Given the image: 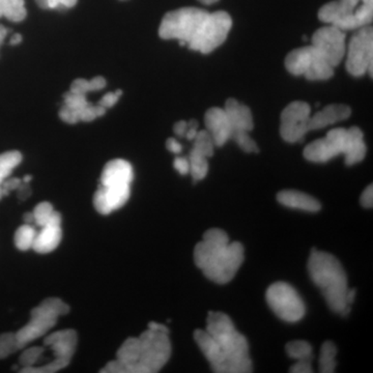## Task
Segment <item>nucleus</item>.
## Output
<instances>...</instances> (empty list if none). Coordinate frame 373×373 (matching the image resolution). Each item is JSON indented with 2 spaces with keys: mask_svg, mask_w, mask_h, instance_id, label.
<instances>
[{
  "mask_svg": "<svg viewBox=\"0 0 373 373\" xmlns=\"http://www.w3.org/2000/svg\"><path fill=\"white\" fill-rule=\"evenodd\" d=\"M194 340L211 364L213 372H252L248 341L236 329L234 321L225 313L211 311L206 319V330H196Z\"/></svg>",
  "mask_w": 373,
  "mask_h": 373,
  "instance_id": "1",
  "label": "nucleus"
},
{
  "mask_svg": "<svg viewBox=\"0 0 373 373\" xmlns=\"http://www.w3.org/2000/svg\"><path fill=\"white\" fill-rule=\"evenodd\" d=\"M194 261L206 278L217 284L230 282L244 261V247L230 243L222 229L212 228L204 232L201 242L194 249Z\"/></svg>",
  "mask_w": 373,
  "mask_h": 373,
  "instance_id": "2",
  "label": "nucleus"
},
{
  "mask_svg": "<svg viewBox=\"0 0 373 373\" xmlns=\"http://www.w3.org/2000/svg\"><path fill=\"white\" fill-rule=\"evenodd\" d=\"M308 272L330 308L341 317H347L351 313V305L347 300L349 289L347 274L340 261L331 253L312 249Z\"/></svg>",
  "mask_w": 373,
  "mask_h": 373,
  "instance_id": "3",
  "label": "nucleus"
},
{
  "mask_svg": "<svg viewBox=\"0 0 373 373\" xmlns=\"http://www.w3.org/2000/svg\"><path fill=\"white\" fill-rule=\"evenodd\" d=\"M133 167L123 159L108 162L101 176V184L93 196V206L102 215L112 214L123 208L130 198Z\"/></svg>",
  "mask_w": 373,
  "mask_h": 373,
  "instance_id": "4",
  "label": "nucleus"
},
{
  "mask_svg": "<svg viewBox=\"0 0 373 373\" xmlns=\"http://www.w3.org/2000/svg\"><path fill=\"white\" fill-rule=\"evenodd\" d=\"M363 142V132L359 128H336L328 132L325 138L308 144L304 149V157L313 163H327L337 155H349Z\"/></svg>",
  "mask_w": 373,
  "mask_h": 373,
  "instance_id": "5",
  "label": "nucleus"
},
{
  "mask_svg": "<svg viewBox=\"0 0 373 373\" xmlns=\"http://www.w3.org/2000/svg\"><path fill=\"white\" fill-rule=\"evenodd\" d=\"M210 13L198 8H182L167 13L159 29L163 40H178L189 46L199 35Z\"/></svg>",
  "mask_w": 373,
  "mask_h": 373,
  "instance_id": "6",
  "label": "nucleus"
},
{
  "mask_svg": "<svg viewBox=\"0 0 373 373\" xmlns=\"http://www.w3.org/2000/svg\"><path fill=\"white\" fill-rule=\"evenodd\" d=\"M70 307L59 298L43 300L31 313V321L17 332L16 337L21 349L40 337L46 335L57 323L59 317L68 314Z\"/></svg>",
  "mask_w": 373,
  "mask_h": 373,
  "instance_id": "7",
  "label": "nucleus"
},
{
  "mask_svg": "<svg viewBox=\"0 0 373 373\" xmlns=\"http://www.w3.org/2000/svg\"><path fill=\"white\" fill-rule=\"evenodd\" d=\"M169 333L148 329L139 336L137 373L159 372L172 356Z\"/></svg>",
  "mask_w": 373,
  "mask_h": 373,
  "instance_id": "8",
  "label": "nucleus"
},
{
  "mask_svg": "<svg viewBox=\"0 0 373 373\" xmlns=\"http://www.w3.org/2000/svg\"><path fill=\"white\" fill-rule=\"evenodd\" d=\"M285 67L294 76H304L311 81L328 80L334 75V67L312 45L289 52Z\"/></svg>",
  "mask_w": 373,
  "mask_h": 373,
  "instance_id": "9",
  "label": "nucleus"
},
{
  "mask_svg": "<svg viewBox=\"0 0 373 373\" xmlns=\"http://www.w3.org/2000/svg\"><path fill=\"white\" fill-rule=\"evenodd\" d=\"M266 302L275 314L287 323H297L304 317L306 307L298 291L287 282H276L268 287Z\"/></svg>",
  "mask_w": 373,
  "mask_h": 373,
  "instance_id": "10",
  "label": "nucleus"
},
{
  "mask_svg": "<svg viewBox=\"0 0 373 373\" xmlns=\"http://www.w3.org/2000/svg\"><path fill=\"white\" fill-rule=\"evenodd\" d=\"M77 341L78 337L73 329L61 330L50 334L44 339V344L52 351L54 356L53 361L43 366H33L21 370V372L54 373L68 367L76 351Z\"/></svg>",
  "mask_w": 373,
  "mask_h": 373,
  "instance_id": "11",
  "label": "nucleus"
},
{
  "mask_svg": "<svg viewBox=\"0 0 373 373\" xmlns=\"http://www.w3.org/2000/svg\"><path fill=\"white\" fill-rule=\"evenodd\" d=\"M373 29L370 25L360 27L349 42L347 70L351 76L361 77L366 72L372 76Z\"/></svg>",
  "mask_w": 373,
  "mask_h": 373,
  "instance_id": "12",
  "label": "nucleus"
},
{
  "mask_svg": "<svg viewBox=\"0 0 373 373\" xmlns=\"http://www.w3.org/2000/svg\"><path fill=\"white\" fill-rule=\"evenodd\" d=\"M232 26L231 17L224 10L208 15L199 35L189 45L191 50L208 54L225 42Z\"/></svg>",
  "mask_w": 373,
  "mask_h": 373,
  "instance_id": "13",
  "label": "nucleus"
},
{
  "mask_svg": "<svg viewBox=\"0 0 373 373\" xmlns=\"http://www.w3.org/2000/svg\"><path fill=\"white\" fill-rule=\"evenodd\" d=\"M311 108L306 102H291L281 113L280 135L284 142L296 144L310 131Z\"/></svg>",
  "mask_w": 373,
  "mask_h": 373,
  "instance_id": "14",
  "label": "nucleus"
},
{
  "mask_svg": "<svg viewBox=\"0 0 373 373\" xmlns=\"http://www.w3.org/2000/svg\"><path fill=\"white\" fill-rule=\"evenodd\" d=\"M311 45L329 61L332 67H337L345 54V33L334 25L321 27L311 38Z\"/></svg>",
  "mask_w": 373,
  "mask_h": 373,
  "instance_id": "15",
  "label": "nucleus"
},
{
  "mask_svg": "<svg viewBox=\"0 0 373 373\" xmlns=\"http://www.w3.org/2000/svg\"><path fill=\"white\" fill-rule=\"evenodd\" d=\"M38 231L33 242V248L36 252L47 254L52 252L61 242V215L54 211L50 220Z\"/></svg>",
  "mask_w": 373,
  "mask_h": 373,
  "instance_id": "16",
  "label": "nucleus"
},
{
  "mask_svg": "<svg viewBox=\"0 0 373 373\" xmlns=\"http://www.w3.org/2000/svg\"><path fill=\"white\" fill-rule=\"evenodd\" d=\"M206 130L214 140L215 146H223L231 138L232 128L224 109L214 107L204 115Z\"/></svg>",
  "mask_w": 373,
  "mask_h": 373,
  "instance_id": "17",
  "label": "nucleus"
},
{
  "mask_svg": "<svg viewBox=\"0 0 373 373\" xmlns=\"http://www.w3.org/2000/svg\"><path fill=\"white\" fill-rule=\"evenodd\" d=\"M351 109L349 106L344 104H331L310 116L309 129L310 131L323 129L329 125H335L339 121H345L351 116Z\"/></svg>",
  "mask_w": 373,
  "mask_h": 373,
  "instance_id": "18",
  "label": "nucleus"
},
{
  "mask_svg": "<svg viewBox=\"0 0 373 373\" xmlns=\"http://www.w3.org/2000/svg\"><path fill=\"white\" fill-rule=\"evenodd\" d=\"M361 0H334L321 6L319 10V19L321 22L335 25L337 22L355 13Z\"/></svg>",
  "mask_w": 373,
  "mask_h": 373,
  "instance_id": "19",
  "label": "nucleus"
},
{
  "mask_svg": "<svg viewBox=\"0 0 373 373\" xmlns=\"http://www.w3.org/2000/svg\"><path fill=\"white\" fill-rule=\"evenodd\" d=\"M228 121L232 128V132L252 131L254 128L251 110L246 105H243L236 99H228L224 107Z\"/></svg>",
  "mask_w": 373,
  "mask_h": 373,
  "instance_id": "20",
  "label": "nucleus"
},
{
  "mask_svg": "<svg viewBox=\"0 0 373 373\" xmlns=\"http://www.w3.org/2000/svg\"><path fill=\"white\" fill-rule=\"evenodd\" d=\"M279 204L287 208H296L308 213H317L321 211V204L317 198L304 192L296 190H284L277 194Z\"/></svg>",
  "mask_w": 373,
  "mask_h": 373,
  "instance_id": "21",
  "label": "nucleus"
},
{
  "mask_svg": "<svg viewBox=\"0 0 373 373\" xmlns=\"http://www.w3.org/2000/svg\"><path fill=\"white\" fill-rule=\"evenodd\" d=\"M22 162V155L18 151L0 153V185L8 178L13 170Z\"/></svg>",
  "mask_w": 373,
  "mask_h": 373,
  "instance_id": "22",
  "label": "nucleus"
},
{
  "mask_svg": "<svg viewBox=\"0 0 373 373\" xmlns=\"http://www.w3.org/2000/svg\"><path fill=\"white\" fill-rule=\"evenodd\" d=\"M24 0H2V17L12 22H21L26 18Z\"/></svg>",
  "mask_w": 373,
  "mask_h": 373,
  "instance_id": "23",
  "label": "nucleus"
},
{
  "mask_svg": "<svg viewBox=\"0 0 373 373\" xmlns=\"http://www.w3.org/2000/svg\"><path fill=\"white\" fill-rule=\"evenodd\" d=\"M337 347L332 341H326L321 349L319 357V372L333 373L336 370Z\"/></svg>",
  "mask_w": 373,
  "mask_h": 373,
  "instance_id": "24",
  "label": "nucleus"
},
{
  "mask_svg": "<svg viewBox=\"0 0 373 373\" xmlns=\"http://www.w3.org/2000/svg\"><path fill=\"white\" fill-rule=\"evenodd\" d=\"M189 162L190 174H191L194 182L204 180L208 172V158L192 149L189 155Z\"/></svg>",
  "mask_w": 373,
  "mask_h": 373,
  "instance_id": "25",
  "label": "nucleus"
},
{
  "mask_svg": "<svg viewBox=\"0 0 373 373\" xmlns=\"http://www.w3.org/2000/svg\"><path fill=\"white\" fill-rule=\"evenodd\" d=\"M38 231L31 224L25 223L24 225L20 226L15 234V245L17 249L20 251H27L33 248V242H35L36 236Z\"/></svg>",
  "mask_w": 373,
  "mask_h": 373,
  "instance_id": "26",
  "label": "nucleus"
},
{
  "mask_svg": "<svg viewBox=\"0 0 373 373\" xmlns=\"http://www.w3.org/2000/svg\"><path fill=\"white\" fill-rule=\"evenodd\" d=\"M214 140H213L212 136L208 133V130L198 131L197 135L194 138V146L192 149L208 159V158L214 155Z\"/></svg>",
  "mask_w": 373,
  "mask_h": 373,
  "instance_id": "27",
  "label": "nucleus"
},
{
  "mask_svg": "<svg viewBox=\"0 0 373 373\" xmlns=\"http://www.w3.org/2000/svg\"><path fill=\"white\" fill-rule=\"evenodd\" d=\"M106 80L104 77H96L93 80L87 81L85 79H76L73 81L71 85V91L77 93H89V91H101V89H105Z\"/></svg>",
  "mask_w": 373,
  "mask_h": 373,
  "instance_id": "28",
  "label": "nucleus"
},
{
  "mask_svg": "<svg viewBox=\"0 0 373 373\" xmlns=\"http://www.w3.org/2000/svg\"><path fill=\"white\" fill-rule=\"evenodd\" d=\"M285 349H287V355L291 359H312V347L307 341H291V342L287 343Z\"/></svg>",
  "mask_w": 373,
  "mask_h": 373,
  "instance_id": "29",
  "label": "nucleus"
},
{
  "mask_svg": "<svg viewBox=\"0 0 373 373\" xmlns=\"http://www.w3.org/2000/svg\"><path fill=\"white\" fill-rule=\"evenodd\" d=\"M21 349L16 334L4 333L0 335V360L6 359L12 353Z\"/></svg>",
  "mask_w": 373,
  "mask_h": 373,
  "instance_id": "30",
  "label": "nucleus"
},
{
  "mask_svg": "<svg viewBox=\"0 0 373 373\" xmlns=\"http://www.w3.org/2000/svg\"><path fill=\"white\" fill-rule=\"evenodd\" d=\"M43 355H44V347H31L23 351L22 355L19 358V364L22 367L21 370L36 366Z\"/></svg>",
  "mask_w": 373,
  "mask_h": 373,
  "instance_id": "31",
  "label": "nucleus"
},
{
  "mask_svg": "<svg viewBox=\"0 0 373 373\" xmlns=\"http://www.w3.org/2000/svg\"><path fill=\"white\" fill-rule=\"evenodd\" d=\"M240 146L242 151L245 153H259V149L257 146V142L250 137L249 132L246 131H236L232 132L231 138Z\"/></svg>",
  "mask_w": 373,
  "mask_h": 373,
  "instance_id": "32",
  "label": "nucleus"
},
{
  "mask_svg": "<svg viewBox=\"0 0 373 373\" xmlns=\"http://www.w3.org/2000/svg\"><path fill=\"white\" fill-rule=\"evenodd\" d=\"M361 6L355 10V16L360 26L370 25L373 18V0H362Z\"/></svg>",
  "mask_w": 373,
  "mask_h": 373,
  "instance_id": "33",
  "label": "nucleus"
},
{
  "mask_svg": "<svg viewBox=\"0 0 373 373\" xmlns=\"http://www.w3.org/2000/svg\"><path fill=\"white\" fill-rule=\"evenodd\" d=\"M53 213H54V208H53V206L50 202H40V204H38L36 206L33 212L36 224L40 226V227H42L45 224L49 222L51 217H52Z\"/></svg>",
  "mask_w": 373,
  "mask_h": 373,
  "instance_id": "34",
  "label": "nucleus"
},
{
  "mask_svg": "<svg viewBox=\"0 0 373 373\" xmlns=\"http://www.w3.org/2000/svg\"><path fill=\"white\" fill-rule=\"evenodd\" d=\"M106 108L102 107L101 105H91V103L87 104L85 107L81 108L78 110L79 121H95L97 117L103 116L106 113Z\"/></svg>",
  "mask_w": 373,
  "mask_h": 373,
  "instance_id": "35",
  "label": "nucleus"
},
{
  "mask_svg": "<svg viewBox=\"0 0 373 373\" xmlns=\"http://www.w3.org/2000/svg\"><path fill=\"white\" fill-rule=\"evenodd\" d=\"M63 99H65V105L72 108V109L79 110L89 104L85 95L74 93V91H71L63 96Z\"/></svg>",
  "mask_w": 373,
  "mask_h": 373,
  "instance_id": "36",
  "label": "nucleus"
},
{
  "mask_svg": "<svg viewBox=\"0 0 373 373\" xmlns=\"http://www.w3.org/2000/svg\"><path fill=\"white\" fill-rule=\"evenodd\" d=\"M59 117L65 123L73 125V123H77L79 121L78 110L72 109V108L63 105L59 110Z\"/></svg>",
  "mask_w": 373,
  "mask_h": 373,
  "instance_id": "37",
  "label": "nucleus"
},
{
  "mask_svg": "<svg viewBox=\"0 0 373 373\" xmlns=\"http://www.w3.org/2000/svg\"><path fill=\"white\" fill-rule=\"evenodd\" d=\"M121 96V91H114V93H107V95H105L103 98H102L101 101L99 102V105H101L102 107L106 108V109H108V108H112L115 105V104L117 103V102H119Z\"/></svg>",
  "mask_w": 373,
  "mask_h": 373,
  "instance_id": "38",
  "label": "nucleus"
},
{
  "mask_svg": "<svg viewBox=\"0 0 373 373\" xmlns=\"http://www.w3.org/2000/svg\"><path fill=\"white\" fill-rule=\"evenodd\" d=\"M291 373H311L313 372L311 359L298 360L289 370Z\"/></svg>",
  "mask_w": 373,
  "mask_h": 373,
  "instance_id": "39",
  "label": "nucleus"
},
{
  "mask_svg": "<svg viewBox=\"0 0 373 373\" xmlns=\"http://www.w3.org/2000/svg\"><path fill=\"white\" fill-rule=\"evenodd\" d=\"M174 168L178 174L186 176L190 174V162L187 158L178 157L174 162Z\"/></svg>",
  "mask_w": 373,
  "mask_h": 373,
  "instance_id": "40",
  "label": "nucleus"
},
{
  "mask_svg": "<svg viewBox=\"0 0 373 373\" xmlns=\"http://www.w3.org/2000/svg\"><path fill=\"white\" fill-rule=\"evenodd\" d=\"M21 184H22V180H20V178H6V180L1 184L4 196L8 195V193H10V191H14V190L18 189Z\"/></svg>",
  "mask_w": 373,
  "mask_h": 373,
  "instance_id": "41",
  "label": "nucleus"
},
{
  "mask_svg": "<svg viewBox=\"0 0 373 373\" xmlns=\"http://www.w3.org/2000/svg\"><path fill=\"white\" fill-rule=\"evenodd\" d=\"M360 202H361L362 206L365 208H372L373 206V187L372 185H370L363 193H362L361 198H360Z\"/></svg>",
  "mask_w": 373,
  "mask_h": 373,
  "instance_id": "42",
  "label": "nucleus"
},
{
  "mask_svg": "<svg viewBox=\"0 0 373 373\" xmlns=\"http://www.w3.org/2000/svg\"><path fill=\"white\" fill-rule=\"evenodd\" d=\"M78 0H49L50 8H73Z\"/></svg>",
  "mask_w": 373,
  "mask_h": 373,
  "instance_id": "43",
  "label": "nucleus"
},
{
  "mask_svg": "<svg viewBox=\"0 0 373 373\" xmlns=\"http://www.w3.org/2000/svg\"><path fill=\"white\" fill-rule=\"evenodd\" d=\"M166 148H167L168 151L174 153H180L183 149L182 144L178 140L174 139V138H169L166 142Z\"/></svg>",
  "mask_w": 373,
  "mask_h": 373,
  "instance_id": "44",
  "label": "nucleus"
},
{
  "mask_svg": "<svg viewBox=\"0 0 373 373\" xmlns=\"http://www.w3.org/2000/svg\"><path fill=\"white\" fill-rule=\"evenodd\" d=\"M188 130V121H180L174 125V131L180 137H185Z\"/></svg>",
  "mask_w": 373,
  "mask_h": 373,
  "instance_id": "45",
  "label": "nucleus"
},
{
  "mask_svg": "<svg viewBox=\"0 0 373 373\" xmlns=\"http://www.w3.org/2000/svg\"><path fill=\"white\" fill-rule=\"evenodd\" d=\"M18 197L20 200H25L31 196V190L29 188V184L26 183H23L20 185V187L18 188Z\"/></svg>",
  "mask_w": 373,
  "mask_h": 373,
  "instance_id": "46",
  "label": "nucleus"
},
{
  "mask_svg": "<svg viewBox=\"0 0 373 373\" xmlns=\"http://www.w3.org/2000/svg\"><path fill=\"white\" fill-rule=\"evenodd\" d=\"M148 329L153 330V331H162L169 333V330L166 326L161 325V323H155V321H151L149 323Z\"/></svg>",
  "mask_w": 373,
  "mask_h": 373,
  "instance_id": "47",
  "label": "nucleus"
},
{
  "mask_svg": "<svg viewBox=\"0 0 373 373\" xmlns=\"http://www.w3.org/2000/svg\"><path fill=\"white\" fill-rule=\"evenodd\" d=\"M197 129L198 127H192V125H188V130L185 137H186L188 140H194V138L197 135Z\"/></svg>",
  "mask_w": 373,
  "mask_h": 373,
  "instance_id": "48",
  "label": "nucleus"
},
{
  "mask_svg": "<svg viewBox=\"0 0 373 373\" xmlns=\"http://www.w3.org/2000/svg\"><path fill=\"white\" fill-rule=\"evenodd\" d=\"M37 1L38 6H40L43 10H48L50 8V3H49V0H36Z\"/></svg>",
  "mask_w": 373,
  "mask_h": 373,
  "instance_id": "49",
  "label": "nucleus"
},
{
  "mask_svg": "<svg viewBox=\"0 0 373 373\" xmlns=\"http://www.w3.org/2000/svg\"><path fill=\"white\" fill-rule=\"evenodd\" d=\"M6 35H8V29L3 25L0 24V46H1L2 42H3Z\"/></svg>",
  "mask_w": 373,
  "mask_h": 373,
  "instance_id": "50",
  "label": "nucleus"
},
{
  "mask_svg": "<svg viewBox=\"0 0 373 373\" xmlns=\"http://www.w3.org/2000/svg\"><path fill=\"white\" fill-rule=\"evenodd\" d=\"M21 42H22V36L19 35V33L13 36V38H10V45H14V46L20 44Z\"/></svg>",
  "mask_w": 373,
  "mask_h": 373,
  "instance_id": "51",
  "label": "nucleus"
},
{
  "mask_svg": "<svg viewBox=\"0 0 373 373\" xmlns=\"http://www.w3.org/2000/svg\"><path fill=\"white\" fill-rule=\"evenodd\" d=\"M23 219H24L25 223L26 224H31L33 222H35V219H33V213H27V214L24 215Z\"/></svg>",
  "mask_w": 373,
  "mask_h": 373,
  "instance_id": "52",
  "label": "nucleus"
},
{
  "mask_svg": "<svg viewBox=\"0 0 373 373\" xmlns=\"http://www.w3.org/2000/svg\"><path fill=\"white\" fill-rule=\"evenodd\" d=\"M201 3L206 4V6H211V4L216 3L219 0H199Z\"/></svg>",
  "mask_w": 373,
  "mask_h": 373,
  "instance_id": "53",
  "label": "nucleus"
},
{
  "mask_svg": "<svg viewBox=\"0 0 373 373\" xmlns=\"http://www.w3.org/2000/svg\"><path fill=\"white\" fill-rule=\"evenodd\" d=\"M31 181V176H26L24 178H23L22 182L26 183V184H29V182Z\"/></svg>",
  "mask_w": 373,
  "mask_h": 373,
  "instance_id": "54",
  "label": "nucleus"
},
{
  "mask_svg": "<svg viewBox=\"0 0 373 373\" xmlns=\"http://www.w3.org/2000/svg\"><path fill=\"white\" fill-rule=\"evenodd\" d=\"M3 196H4L3 190H2L1 185H0V200L2 199V197H3Z\"/></svg>",
  "mask_w": 373,
  "mask_h": 373,
  "instance_id": "55",
  "label": "nucleus"
},
{
  "mask_svg": "<svg viewBox=\"0 0 373 373\" xmlns=\"http://www.w3.org/2000/svg\"><path fill=\"white\" fill-rule=\"evenodd\" d=\"M2 17V0H0V18Z\"/></svg>",
  "mask_w": 373,
  "mask_h": 373,
  "instance_id": "56",
  "label": "nucleus"
},
{
  "mask_svg": "<svg viewBox=\"0 0 373 373\" xmlns=\"http://www.w3.org/2000/svg\"><path fill=\"white\" fill-rule=\"evenodd\" d=\"M361 1H362V0H361Z\"/></svg>",
  "mask_w": 373,
  "mask_h": 373,
  "instance_id": "57",
  "label": "nucleus"
}]
</instances>
